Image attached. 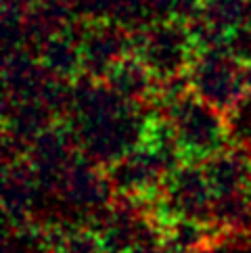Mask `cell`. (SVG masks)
Instances as JSON below:
<instances>
[{"label": "cell", "instance_id": "ba28073f", "mask_svg": "<svg viewBox=\"0 0 251 253\" xmlns=\"http://www.w3.org/2000/svg\"><path fill=\"white\" fill-rule=\"evenodd\" d=\"M228 52L237 61L251 63V23H241L226 36Z\"/></svg>", "mask_w": 251, "mask_h": 253}, {"label": "cell", "instance_id": "6da1fadb", "mask_svg": "<svg viewBox=\"0 0 251 253\" xmlns=\"http://www.w3.org/2000/svg\"><path fill=\"white\" fill-rule=\"evenodd\" d=\"M178 138L188 153H211L222 144V126L211 103L182 101L174 111Z\"/></svg>", "mask_w": 251, "mask_h": 253}, {"label": "cell", "instance_id": "9c48e42d", "mask_svg": "<svg viewBox=\"0 0 251 253\" xmlns=\"http://www.w3.org/2000/svg\"><path fill=\"white\" fill-rule=\"evenodd\" d=\"M237 126L241 134H251V101L239 105L237 111Z\"/></svg>", "mask_w": 251, "mask_h": 253}, {"label": "cell", "instance_id": "5b68a950", "mask_svg": "<svg viewBox=\"0 0 251 253\" xmlns=\"http://www.w3.org/2000/svg\"><path fill=\"white\" fill-rule=\"evenodd\" d=\"M199 17L211 28L228 34L247 17V0H203Z\"/></svg>", "mask_w": 251, "mask_h": 253}, {"label": "cell", "instance_id": "52a82bcc", "mask_svg": "<svg viewBox=\"0 0 251 253\" xmlns=\"http://www.w3.org/2000/svg\"><path fill=\"white\" fill-rule=\"evenodd\" d=\"M115 74V90L122 94H140L147 88V71L138 63L120 61L113 65Z\"/></svg>", "mask_w": 251, "mask_h": 253}, {"label": "cell", "instance_id": "277c9868", "mask_svg": "<svg viewBox=\"0 0 251 253\" xmlns=\"http://www.w3.org/2000/svg\"><path fill=\"white\" fill-rule=\"evenodd\" d=\"M124 48L126 36L111 25H103L86 36L82 59H86V65L90 67H111L120 63Z\"/></svg>", "mask_w": 251, "mask_h": 253}, {"label": "cell", "instance_id": "3957f363", "mask_svg": "<svg viewBox=\"0 0 251 253\" xmlns=\"http://www.w3.org/2000/svg\"><path fill=\"white\" fill-rule=\"evenodd\" d=\"M230 52H205L195 69V84L211 105H228L237 96L239 74Z\"/></svg>", "mask_w": 251, "mask_h": 253}, {"label": "cell", "instance_id": "8992f818", "mask_svg": "<svg viewBox=\"0 0 251 253\" xmlns=\"http://www.w3.org/2000/svg\"><path fill=\"white\" fill-rule=\"evenodd\" d=\"M174 205L184 215H195L203 205V182L199 176L184 174L176 180L174 186Z\"/></svg>", "mask_w": 251, "mask_h": 253}, {"label": "cell", "instance_id": "30bf717a", "mask_svg": "<svg viewBox=\"0 0 251 253\" xmlns=\"http://www.w3.org/2000/svg\"><path fill=\"white\" fill-rule=\"evenodd\" d=\"M65 253H96V243L88 239H74L67 243Z\"/></svg>", "mask_w": 251, "mask_h": 253}, {"label": "cell", "instance_id": "7a4b0ae2", "mask_svg": "<svg viewBox=\"0 0 251 253\" xmlns=\"http://www.w3.org/2000/svg\"><path fill=\"white\" fill-rule=\"evenodd\" d=\"M188 32L180 23H159L149 32L142 44V59L149 71L159 76H172L186 63Z\"/></svg>", "mask_w": 251, "mask_h": 253}]
</instances>
